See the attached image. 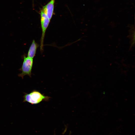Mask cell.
I'll return each instance as SVG.
<instances>
[{"mask_svg":"<svg viewBox=\"0 0 135 135\" xmlns=\"http://www.w3.org/2000/svg\"><path fill=\"white\" fill-rule=\"evenodd\" d=\"M24 93L23 102H27L32 105L39 104L42 101H48L50 98L35 90L29 93Z\"/></svg>","mask_w":135,"mask_h":135,"instance_id":"obj_1","label":"cell"},{"mask_svg":"<svg viewBox=\"0 0 135 135\" xmlns=\"http://www.w3.org/2000/svg\"><path fill=\"white\" fill-rule=\"evenodd\" d=\"M22 57L23 61L22 66L19 70L22 72L19 74L18 76L22 79H23L26 75L28 76L31 78L33 64V59L26 57L25 54L23 55Z\"/></svg>","mask_w":135,"mask_h":135,"instance_id":"obj_2","label":"cell"},{"mask_svg":"<svg viewBox=\"0 0 135 135\" xmlns=\"http://www.w3.org/2000/svg\"><path fill=\"white\" fill-rule=\"evenodd\" d=\"M40 22L42 30V34L40 40V50L42 54L44 50V42L46 30L50 20L48 17L46 13L42 9L40 12Z\"/></svg>","mask_w":135,"mask_h":135,"instance_id":"obj_3","label":"cell"},{"mask_svg":"<svg viewBox=\"0 0 135 135\" xmlns=\"http://www.w3.org/2000/svg\"><path fill=\"white\" fill-rule=\"evenodd\" d=\"M54 2V0H51L42 8L50 20L53 15Z\"/></svg>","mask_w":135,"mask_h":135,"instance_id":"obj_4","label":"cell"},{"mask_svg":"<svg viewBox=\"0 0 135 135\" xmlns=\"http://www.w3.org/2000/svg\"><path fill=\"white\" fill-rule=\"evenodd\" d=\"M39 46V45L35 40H33L28 52L27 57L33 59L35 56L37 49Z\"/></svg>","mask_w":135,"mask_h":135,"instance_id":"obj_5","label":"cell"}]
</instances>
